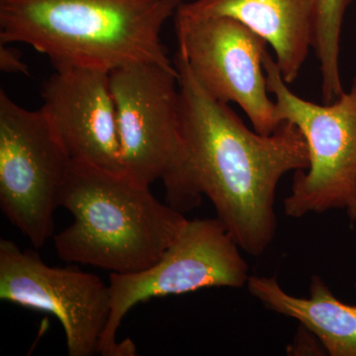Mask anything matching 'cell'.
<instances>
[{
	"label": "cell",
	"instance_id": "5bb4252c",
	"mask_svg": "<svg viewBox=\"0 0 356 356\" xmlns=\"http://www.w3.org/2000/svg\"><path fill=\"white\" fill-rule=\"evenodd\" d=\"M0 70L9 74H30L29 67L23 60L22 53L18 49L0 43Z\"/></svg>",
	"mask_w": 356,
	"mask_h": 356
},
{
	"label": "cell",
	"instance_id": "7a4b0ae2",
	"mask_svg": "<svg viewBox=\"0 0 356 356\" xmlns=\"http://www.w3.org/2000/svg\"><path fill=\"white\" fill-rule=\"evenodd\" d=\"M184 0H0V43L29 44L55 70L172 69L161 34Z\"/></svg>",
	"mask_w": 356,
	"mask_h": 356
},
{
	"label": "cell",
	"instance_id": "6da1fadb",
	"mask_svg": "<svg viewBox=\"0 0 356 356\" xmlns=\"http://www.w3.org/2000/svg\"><path fill=\"white\" fill-rule=\"evenodd\" d=\"M175 65L192 207L207 196L238 247L259 257L275 236L274 203L281 178L310 165L305 138L290 122L271 135L250 130L229 104L201 86L179 54Z\"/></svg>",
	"mask_w": 356,
	"mask_h": 356
},
{
	"label": "cell",
	"instance_id": "277c9868",
	"mask_svg": "<svg viewBox=\"0 0 356 356\" xmlns=\"http://www.w3.org/2000/svg\"><path fill=\"white\" fill-rule=\"evenodd\" d=\"M109 81L124 175L147 187L163 180L168 205L181 213L193 209L177 67L125 65L112 70Z\"/></svg>",
	"mask_w": 356,
	"mask_h": 356
},
{
	"label": "cell",
	"instance_id": "8992f818",
	"mask_svg": "<svg viewBox=\"0 0 356 356\" xmlns=\"http://www.w3.org/2000/svg\"><path fill=\"white\" fill-rule=\"evenodd\" d=\"M221 220H188L184 231L156 264L140 273L109 276L110 317L99 355L132 356L130 339L117 343V331L134 306L156 297L209 287L241 288L250 280L247 261Z\"/></svg>",
	"mask_w": 356,
	"mask_h": 356
},
{
	"label": "cell",
	"instance_id": "52a82bcc",
	"mask_svg": "<svg viewBox=\"0 0 356 356\" xmlns=\"http://www.w3.org/2000/svg\"><path fill=\"white\" fill-rule=\"evenodd\" d=\"M72 159L43 110H28L0 90V206L34 245L54 234V215Z\"/></svg>",
	"mask_w": 356,
	"mask_h": 356
},
{
	"label": "cell",
	"instance_id": "9c48e42d",
	"mask_svg": "<svg viewBox=\"0 0 356 356\" xmlns=\"http://www.w3.org/2000/svg\"><path fill=\"white\" fill-rule=\"evenodd\" d=\"M0 299L51 314L60 321L67 355L92 356L110 317V292L95 274L76 267H51L36 250L0 241Z\"/></svg>",
	"mask_w": 356,
	"mask_h": 356
},
{
	"label": "cell",
	"instance_id": "ba28073f",
	"mask_svg": "<svg viewBox=\"0 0 356 356\" xmlns=\"http://www.w3.org/2000/svg\"><path fill=\"white\" fill-rule=\"evenodd\" d=\"M177 54L201 86L218 102L236 103L252 128L271 135L281 125L275 102L268 97L261 37L229 17L175 16Z\"/></svg>",
	"mask_w": 356,
	"mask_h": 356
},
{
	"label": "cell",
	"instance_id": "5b68a950",
	"mask_svg": "<svg viewBox=\"0 0 356 356\" xmlns=\"http://www.w3.org/2000/svg\"><path fill=\"white\" fill-rule=\"evenodd\" d=\"M264 69L278 120L297 126L310 156L309 168L295 172L285 214L299 219L310 213L348 209L356 201V76L341 97L317 104L290 90L268 51Z\"/></svg>",
	"mask_w": 356,
	"mask_h": 356
},
{
	"label": "cell",
	"instance_id": "9a60e30c",
	"mask_svg": "<svg viewBox=\"0 0 356 356\" xmlns=\"http://www.w3.org/2000/svg\"><path fill=\"white\" fill-rule=\"evenodd\" d=\"M346 210H348V216H350L351 221L356 222V201L355 203L351 204L350 207H348ZM355 287L356 289V282Z\"/></svg>",
	"mask_w": 356,
	"mask_h": 356
},
{
	"label": "cell",
	"instance_id": "8fae6325",
	"mask_svg": "<svg viewBox=\"0 0 356 356\" xmlns=\"http://www.w3.org/2000/svg\"><path fill=\"white\" fill-rule=\"evenodd\" d=\"M178 13L240 21L270 44L288 84L296 81L312 48L314 0H192Z\"/></svg>",
	"mask_w": 356,
	"mask_h": 356
},
{
	"label": "cell",
	"instance_id": "30bf717a",
	"mask_svg": "<svg viewBox=\"0 0 356 356\" xmlns=\"http://www.w3.org/2000/svg\"><path fill=\"white\" fill-rule=\"evenodd\" d=\"M109 74L55 70L42 86L41 109L72 161L124 175Z\"/></svg>",
	"mask_w": 356,
	"mask_h": 356
},
{
	"label": "cell",
	"instance_id": "7c38bea8",
	"mask_svg": "<svg viewBox=\"0 0 356 356\" xmlns=\"http://www.w3.org/2000/svg\"><path fill=\"white\" fill-rule=\"evenodd\" d=\"M248 291L269 310L299 321L332 356H356V306L343 303L324 280L312 277L310 296L288 294L275 277L250 276Z\"/></svg>",
	"mask_w": 356,
	"mask_h": 356
},
{
	"label": "cell",
	"instance_id": "3957f363",
	"mask_svg": "<svg viewBox=\"0 0 356 356\" xmlns=\"http://www.w3.org/2000/svg\"><path fill=\"white\" fill-rule=\"evenodd\" d=\"M60 206L74 217L54 236L60 259L112 273H140L153 266L188 221L154 197L149 187L74 161Z\"/></svg>",
	"mask_w": 356,
	"mask_h": 356
},
{
	"label": "cell",
	"instance_id": "4fadbf2b",
	"mask_svg": "<svg viewBox=\"0 0 356 356\" xmlns=\"http://www.w3.org/2000/svg\"><path fill=\"white\" fill-rule=\"evenodd\" d=\"M351 1L314 0L312 49L320 63L324 103L334 102L344 92L339 70V51L344 15Z\"/></svg>",
	"mask_w": 356,
	"mask_h": 356
}]
</instances>
